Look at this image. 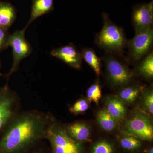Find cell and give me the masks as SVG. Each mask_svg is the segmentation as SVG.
<instances>
[{
  "label": "cell",
  "mask_w": 153,
  "mask_h": 153,
  "mask_svg": "<svg viewBox=\"0 0 153 153\" xmlns=\"http://www.w3.org/2000/svg\"><path fill=\"white\" fill-rule=\"evenodd\" d=\"M52 116L36 110L18 112L0 139V153H25L42 139Z\"/></svg>",
  "instance_id": "6da1fadb"
},
{
  "label": "cell",
  "mask_w": 153,
  "mask_h": 153,
  "mask_svg": "<svg viewBox=\"0 0 153 153\" xmlns=\"http://www.w3.org/2000/svg\"><path fill=\"white\" fill-rule=\"evenodd\" d=\"M103 26L95 36L96 44L106 52L120 54L127 44L122 28L114 24L107 14L103 13Z\"/></svg>",
  "instance_id": "7a4b0ae2"
},
{
  "label": "cell",
  "mask_w": 153,
  "mask_h": 153,
  "mask_svg": "<svg viewBox=\"0 0 153 153\" xmlns=\"http://www.w3.org/2000/svg\"><path fill=\"white\" fill-rule=\"evenodd\" d=\"M45 139L49 142L52 153H85L82 143L70 137L64 126L52 116L48 125Z\"/></svg>",
  "instance_id": "3957f363"
},
{
  "label": "cell",
  "mask_w": 153,
  "mask_h": 153,
  "mask_svg": "<svg viewBox=\"0 0 153 153\" xmlns=\"http://www.w3.org/2000/svg\"><path fill=\"white\" fill-rule=\"evenodd\" d=\"M105 65L107 79L111 86L124 87L129 83L134 73L125 64L114 56L106 52L102 57Z\"/></svg>",
  "instance_id": "277c9868"
},
{
  "label": "cell",
  "mask_w": 153,
  "mask_h": 153,
  "mask_svg": "<svg viewBox=\"0 0 153 153\" xmlns=\"http://www.w3.org/2000/svg\"><path fill=\"white\" fill-rule=\"evenodd\" d=\"M120 130L124 134L140 140L151 141L153 139L152 122L149 116L143 111L133 113L123 124Z\"/></svg>",
  "instance_id": "5b68a950"
},
{
  "label": "cell",
  "mask_w": 153,
  "mask_h": 153,
  "mask_svg": "<svg viewBox=\"0 0 153 153\" xmlns=\"http://www.w3.org/2000/svg\"><path fill=\"white\" fill-rule=\"evenodd\" d=\"M27 29L25 27L9 36V46L13 50V61L10 70L7 74V78L18 70L21 61L29 56L33 51L32 46L25 38V32Z\"/></svg>",
  "instance_id": "8992f818"
},
{
  "label": "cell",
  "mask_w": 153,
  "mask_h": 153,
  "mask_svg": "<svg viewBox=\"0 0 153 153\" xmlns=\"http://www.w3.org/2000/svg\"><path fill=\"white\" fill-rule=\"evenodd\" d=\"M19 98L7 85L0 88V133L18 113Z\"/></svg>",
  "instance_id": "52a82bcc"
},
{
  "label": "cell",
  "mask_w": 153,
  "mask_h": 153,
  "mask_svg": "<svg viewBox=\"0 0 153 153\" xmlns=\"http://www.w3.org/2000/svg\"><path fill=\"white\" fill-rule=\"evenodd\" d=\"M153 43V30L135 33L131 40L127 42L128 48V58L131 62L139 61L151 52Z\"/></svg>",
  "instance_id": "ba28073f"
},
{
  "label": "cell",
  "mask_w": 153,
  "mask_h": 153,
  "mask_svg": "<svg viewBox=\"0 0 153 153\" xmlns=\"http://www.w3.org/2000/svg\"><path fill=\"white\" fill-rule=\"evenodd\" d=\"M132 22L135 33L146 32L152 27L153 21V1L140 3L133 7Z\"/></svg>",
  "instance_id": "9c48e42d"
},
{
  "label": "cell",
  "mask_w": 153,
  "mask_h": 153,
  "mask_svg": "<svg viewBox=\"0 0 153 153\" xmlns=\"http://www.w3.org/2000/svg\"><path fill=\"white\" fill-rule=\"evenodd\" d=\"M53 57L62 60L72 68L79 69L81 68L82 57L79 52L73 44L56 48L50 52Z\"/></svg>",
  "instance_id": "30bf717a"
},
{
  "label": "cell",
  "mask_w": 153,
  "mask_h": 153,
  "mask_svg": "<svg viewBox=\"0 0 153 153\" xmlns=\"http://www.w3.org/2000/svg\"><path fill=\"white\" fill-rule=\"evenodd\" d=\"M64 127L68 135L76 142L82 143L90 140L91 130L85 123L76 122Z\"/></svg>",
  "instance_id": "8fae6325"
},
{
  "label": "cell",
  "mask_w": 153,
  "mask_h": 153,
  "mask_svg": "<svg viewBox=\"0 0 153 153\" xmlns=\"http://www.w3.org/2000/svg\"><path fill=\"white\" fill-rule=\"evenodd\" d=\"M105 109L117 122L123 120L126 113L125 103L115 96L108 97L105 100Z\"/></svg>",
  "instance_id": "7c38bea8"
},
{
  "label": "cell",
  "mask_w": 153,
  "mask_h": 153,
  "mask_svg": "<svg viewBox=\"0 0 153 153\" xmlns=\"http://www.w3.org/2000/svg\"><path fill=\"white\" fill-rule=\"evenodd\" d=\"M54 0H33L31 15L26 27L36 19L53 11L54 9Z\"/></svg>",
  "instance_id": "4fadbf2b"
},
{
  "label": "cell",
  "mask_w": 153,
  "mask_h": 153,
  "mask_svg": "<svg viewBox=\"0 0 153 153\" xmlns=\"http://www.w3.org/2000/svg\"><path fill=\"white\" fill-rule=\"evenodd\" d=\"M16 17L15 7L10 3L0 1V27L7 30L13 24Z\"/></svg>",
  "instance_id": "5bb4252c"
},
{
  "label": "cell",
  "mask_w": 153,
  "mask_h": 153,
  "mask_svg": "<svg viewBox=\"0 0 153 153\" xmlns=\"http://www.w3.org/2000/svg\"><path fill=\"white\" fill-rule=\"evenodd\" d=\"M137 66L136 71L147 79H152L153 76V52L151 51L143 57Z\"/></svg>",
  "instance_id": "9a60e30c"
},
{
  "label": "cell",
  "mask_w": 153,
  "mask_h": 153,
  "mask_svg": "<svg viewBox=\"0 0 153 153\" xmlns=\"http://www.w3.org/2000/svg\"><path fill=\"white\" fill-rule=\"evenodd\" d=\"M82 59L93 69L97 75L101 73V59L97 55L94 49L91 48H85L81 52Z\"/></svg>",
  "instance_id": "2e32d148"
},
{
  "label": "cell",
  "mask_w": 153,
  "mask_h": 153,
  "mask_svg": "<svg viewBox=\"0 0 153 153\" xmlns=\"http://www.w3.org/2000/svg\"><path fill=\"white\" fill-rule=\"evenodd\" d=\"M97 120L101 128L107 132L112 131L114 130L117 122L105 108L99 111L97 113Z\"/></svg>",
  "instance_id": "e0dca14e"
},
{
  "label": "cell",
  "mask_w": 153,
  "mask_h": 153,
  "mask_svg": "<svg viewBox=\"0 0 153 153\" xmlns=\"http://www.w3.org/2000/svg\"><path fill=\"white\" fill-rule=\"evenodd\" d=\"M142 89V87L138 85L124 88L119 92L118 97L125 103L132 104L136 100Z\"/></svg>",
  "instance_id": "ac0fdd59"
},
{
  "label": "cell",
  "mask_w": 153,
  "mask_h": 153,
  "mask_svg": "<svg viewBox=\"0 0 153 153\" xmlns=\"http://www.w3.org/2000/svg\"><path fill=\"white\" fill-rule=\"evenodd\" d=\"M120 144L121 147L124 149L129 151L138 149L142 145L140 140L133 136L126 134H124L121 137Z\"/></svg>",
  "instance_id": "d6986e66"
},
{
  "label": "cell",
  "mask_w": 153,
  "mask_h": 153,
  "mask_svg": "<svg viewBox=\"0 0 153 153\" xmlns=\"http://www.w3.org/2000/svg\"><path fill=\"white\" fill-rule=\"evenodd\" d=\"M141 106L144 112L152 116L153 114V91L152 86L146 89L143 94Z\"/></svg>",
  "instance_id": "ffe728a7"
},
{
  "label": "cell",
  "mask_w": 153,
  "mask_h": 153,
  "mask_svg": "<svg viewBox=\"0 0 153 153\" xmlns=\"http://www.w3.org/2000/svg\"><path fill=\"white\" fill-rule=\"evenodd\" d=\"M87 96L88 101L98 104L100 99L101 98L102 92L101 87L98 81H96L88 88Z\"/></svg>",
  "instance_id": "44dd1931"
},
{
  "label": "cell",
  "mask_w": 153,
  "mask_h": 153,
  "mask_svg": "<svg viewBox=\"0 0 153 153\" xmlns=\"http://www.w3.org/2000/svg\"><path fill=\"white\" fill-rule=\"evenodd\" d=\"M114 149L113 145L107 141L102 140L94 145L91 153H114Z\"/></svg>",
  "instance_id": "7402d4cb"
},
{
  "label": "cell",
  "mask_w": 153,
  "mask_h": 153,
  "mask_svg": "<svg viewBox=\"0 0 153 153\" xmlns=\"http://www.w3.org/2000/svg\"><path fill=\"white\" fill-rule=\"evenodd\" d=\"M89 101L85 98L79 99L69 108V111L74 114L85 112L89 108Z\"/></svg>",
  "instance_id": "603a6c76"
},
{
  "label": "cell",
  "mask_w": 153,
  "mask_h": 153,
  "mask_svg": "<svg viewBox=\"0 0 153 153\" xmlns=\"http://www.w3.org/2000/svg\"><path fill=\"white\" fill-rule=\"evenodd\" d=\"M9 36L7 30L0 27V52L9 47Z\"/></svg>",
  "instance_id": "cb8c5ba5"
},
{
  "label": "cell",
  "mask_w": 153,
  "mask_h": 153,
  "mask_svg": "<svg viewBox=\"0 0 153 153\" xmlns=\"http://www.w3.org/2000/svg\"><path fill=\"white\" fill-rule=\"evenodd\" d=\"M146 153H153V147H151L146 151Z\"/></svg>",
  "instance_id": "d4e9b609"
},
{
  "label": "cell",
  "mask_w": 153,
  "mask_h": 153,
  "mask_svg": "<svg viewBox=\"0 0 153 153\" xmlns=\"http://www.w3.org/2000/svg\"><path fill=\"white\" fill-rule=\"evenodd\" d=\"M33 153H44L42 151H37V152H34Z\"/></svg>",
  "instance_id": "484cf974"
},
{
  "label": "cell",
  "mask_w": 153,
  "mask_h": 153,
  "mask_svg": "<svg viewBox=\"0 0 153 153\" xmlns=\"http://www.w3.org/2000/svg\"><path fill=\"white\" fill-rule=\"evenodd\" d=\"M1 61H0V71H1ZM2 74L1 73V71H0V76H2Z\"/></svg>",
  "instance_id": "4316f807"
}]
</instances>
